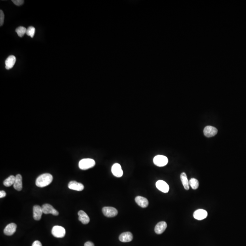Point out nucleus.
I'll return each instance as SVG.
<instances>
[{
	"instance_id": "nucleus-1",
	"label": "nucleus",
	"mask_w": 246,
	"mask_h": 246,
	"mask_svg": "<svg viewBox=\"0 0 246 246\" xmlns=\"http://www.w3.org/2000/svg\"><path fill=\"white\" fill-rule=\"evenodd\" d=\"M53 180L51 174L45 173L39 176L36 181V185L39 187H44L49 185Z\"/></svg>"
},
{
	"instance_id": "nucleus-2",
	"label": "nucleus",
	"mask_w": 246,
	"mask_h": 246,
	"mask_svg": "<svg viewBox=\"0 0 246 246\" xmlns=\"http://www.w3.org/2000/svg\"><path fill=\"white\" fill-rule=\"evenodd\" d=\"M95 165V162L94 160L89 158L83 159L79 161L78 166L81 170H86L92 168Z\"/></svg>"
},
{
	"instance_id": "nucleus-3",
	"label": "nucleus",
	"mask_w": 246,
	"mask_h": 246,
	"mask_svg": "<svg viewBox=\"0 0 246 246\" xmlns=\"http://www.w3.org/2000/svg\"><path fill=\"white\" fill-rule=\"evenodd\" d=\"M153 162L154 165L157 166L163 167L167 165L168 162V159L164 155H157L154 158Z\"/></svg>"
},
{
	"instance_id": "nucleus-4",
	"label": "nucleus",
	"mask_w": 246,
	"mask_h": 246,
	"mask_svg": "<svg viewBox=\"0 0 246 246\" xmlns=\"http://www.w3.org/2000/svg\"><path fill=\"white\" fill-rule=\"evenodd\" d=\"M52 233L55 237L63 238L65 235V229L61 226H55L52 228Z\"/></svg>"
},
{
	"instance_id": "nucleus-5",
	"label": "nucleus",
	"mask_w": 246,
	"mask_h": 246,
	"mask_svg": "<svg viewBox=\"0 0 246 246\" xmlns=\"http://www.w3.org/2000/svg\"><path fill=\"white\" fill-rule=\"evenodd\" d=\"M102 212L103 215L108 217H115L118 214V211L113 207H104L103 208Z\"/></svg>"
},
{
	"instance_id": "nucleus-6",
	"label": "nucleus",
	"mask_w": 246,
	"mask_h": 246,
	"mask_svg": "<svg viewBox=\"0 0 246 246\" xmlns=\"http://www.w3.org/2000/svg\"><path fill=\"white\" fill-rule=\"evenodd\" d=\"M42 208L43 210V213L45 214H52L54 216H58L59 214L58 211L54 208L52 205L49 204H45L43 205Z\"/></svg>"
},
{
	"instance_id": "nucleus-7",
	"label": "nucleus",
	"mask_w": 246,
	"mask_h": 246,
	"mask_svg": "<svg viewBox=\"0 0 246 246\" xmlns=\"http://www.w3.org/2000/svg\"><path fill=\"white\" fill-rule=\"evenodd\" d=\"M217 129L212 126H207L203 130L205 136L208 138L214 136L217 134Z\"/></svg>"
},
{
	"instance_id": "nucleus-8",
	"label": "nucleus",
	"mask_w": 246,
	"mask_h": 246,
	"mask_svg": "<svg viewBox=\"0 0 246 246\" xmlns=\"http://www.w3.org/2000/svg\"><path fill=\"white\" fill-rule=\"evenodd\" d=\"M111 171L113 175L117 177H120L123 175V171L121 166L118 163H115L113 165L111 168Z\"/></svg>"
},
{
	"instance_id": "nucleus-9",
	"label": "nucleus",
	"mask_w": 246,
	"mask_h": 246,
	"mask_svg": "<svg viewBox=\"0 0 246 246\" xmlns=\"http://www.w3.org/2000/svg\"><path fill=\"white\" fill-rule=\"evenodd\" d=\"M193 216L197 220H203L208 216V212L205 210L198 209L194 212Z\"/></svg>"
},
{
	"instance_id": "nucleus-10",
	"label": "nucleus",
	"mask_w": 246,
	"mask_h": 246,
	"mask_svg": "<svg viewBox=\"0 0 246 246\" xmlns=\"http://www.w3.org/2000/svg\"><path fill=\"white\" fill-rule=\"evenodd\" d=\"M68 187L72 190L82 191L84 189V185L81 183L78 182L76 181H71L69 183Z\"/></svg>"
},
{
	"instance_id": "nucleus-11",
	"label": "nucleus",
	"mask_w": 246,
	"mask_h": 246,
	"mask_svg": "<svg viewBox=\"0 0 246 246\" xmlns=\"http://www.w3.org/2000/svg\"><path fill=\"white\" fill-rule=\"evenodd\" d=\"M156 186L158 189L164 193H167L169 191V185L167 183L162 180H159L156 183Z\"/></svg>"
},
{
	"instance_id": "nucleus-12",
	"label": "nucleus",
	"mask_w": 246,
	"mask_h": 246,
	"mask_svg": "<svg viewBox=\"0 0 246 246\" xmlns=\"http://www.w3.org/2000/svg\"><path fill=\"white\" fill-rule=\"evenodd\" d=\"M33 218L34 220H37V221L40 220L43 213L42 207H40L38 205H35L33 207Z\"/></svg>"
},
{
	"instance_id": "nucleus-13",
	"label": "nucleus",
	"mask_w": 246,
	"mask_h": 246,
	"mask_svg": "<svg viewBox=\"0 0 246 246\" xmlns=\"http://www.w3.org/2000/svg\"><path fill=\"white\" fill-rule=\"evenodd\" d=\"M17 226L14 223H11L6 226L4 230V233L7 236L13 235L16 231Z\"/></svg>"
},
{
	"instance_id": "nucleus-14",
	"label": "nucleus",
	"mask_w": 246,
	"mask_h": 246,
	"mask_svg": "<svg viewBox=\"0 0 246 246\" xmlns=\"http://www.w3.org/2000/svg\"><path fill=\"white\" fill-rule=\"evenodd\" d=\"M133 239L132 234L130 232H125L120 235L119 240L120 241L123 242H131Z\"/></svg>"
},
{
	"instance_id": "nucleus-15",
	"label": "nucleus",
	"mask_w": 246,
	"mask_h": 246,
	"mask_svg": "<svg viewBox=\"0 0 246 246\" xmlns=\"http://www.w3.org/2000/svg\"><path fill=\"white\" fill-rule=\"evenodd\" d=\"M167 228V224L165 222H160L155 226L154 232L157 234H161L164 233Z\"/></svg>"
},
{
	"instance_id": "nucleus-16",
	"label": "nucleus",
	"mask_w": 246,
	"mask_h": 246,
	"mask_svg": "<svg viewBox=\"0 0 246 246\" xmlns=\"http://www.w3.org/2000/svg\"><path fill=\"white\" fill-rule=\"evenodd\" d=\"M136 203L142 208H147L149 205V202L146 198L141 196L136 197L135 198Z\"/></svg>"
},
{
	"instance_id": "nucleus-17",
	"label": "nucleus",
	"mask_w": 246,
	"mask_h": 246,
	"mask_svg": "<svg viewBox=\"0 0 246 246\" xmlns=\"http://www.w3.org/2000/svg\"><path fill=\"white\" fill-rule=\"evenodd\" d=\"M16 62V58L14 56L11 55L8 57L5 61L6 69L9 70L12 69Z\"/></svg>"
},
{
	"instance_id": "nucleus-18",
	"label": "nucleus",
	"mask_w": 246,
	"mask_h": 246,
	"mask_svg": "<svg viewBox=\"0 0 246 246\" xmlns=\"http://www.w3.org/2000/svg\"><path fill=\"white\" fill-rule=\"evenodd\" d=\"M78 220L83 224H87L89 223L90 218L88 215L83 211H79L78 212Z\"/></svg>"
},
{
	"instance_id": "nucleus-19",
	"label": "nucleus",
	"mask_w": 246,
	"mask_h": 246,
	"mask_svg": "<svg viewBox=\"0 0 246 246\" xmlns=\"http://www.w3.org/2000/svg\"><path fill=\"white\" fill-rule=\"evenodd\" d=\"M15 189L21 191L22 189V179L21 175L18 174L16 176L15 182L13 185Z\"/></svg>"
},
{
	"instance_id": "nucleus-20",
	"label": "nucleus",
	"mask_w": 246,
	"mask_h": 246,
	"mask_svg": "<svg viewBox=\"0 0 246 246\" xmlns=\"http://www.w3.org/2000/svg\"><path fill=\"white\" fill-rule=\"evenodd\" d=\"M180 180H181L182 183L185 189L186 190H189V182L188 181L187 176H186V174L185 172H183L180 175Z\"/></svg>"
},
{
	"instance_id": "nucleus-21",
	"label": "nucleus",
	"mask_w": 246,
	"mask_h": 246,
	"mask_svg": "<svg viewBox=\"0 0 246 246\" xmlns=\"http://www.w3.org/2000/svg\"><path fill=\"white\" fill-rule=\"evenodd\" d=\"M16 177L14 176H10V177H8L6 179L4 182H3V184L5 186L7 187H9L11 185H13L14 184L15 182Z\"/></svg>"
},
{
	"instance_id": "nucleus-22",
	"label": "nucleus",
	"mask_w": 246,
	"mask_h": 246,
	"mask_svg": "<svg viewBox=\"0 0 246 246\" xmlns=\"http://www.w3.org/2000/svg\"><path fill=\"white\" fill-rule=\"evenodd\" d=\"M27 29L24 27H19L16 29V32L18 33L19 37H21L24 36L25 34H26Z\"/></svg>"
},
{
	"instance_id": "nucleus-23",
	"label": "nucleus",
	"mask_w": 246,
	"mask_h": 246,
	"mask_svg": "<svg viewBox=\"0 0 246 246\" xmlns=\"http://www.w3.org/2000/svg\"><path fill=\"white\" fill-rule=\"evenodd\" d=\"M189 185L193 189H197L199 187V182L197 180L193 178L189 180Z\"/></svg>"
},
{
	"instance_id": "nucleus-24",
	"label": "nucleus",
	"mask_w": 246,
	"mask_h": 246,
	"mask_svg": "<svg viewBox=\"0 0 246 246\" xmlns=\"http://www.w3.org/2000/svg\"><path fill=\"white\" fill-rule=\"evenodd\" d=\"M35 33V28L33 27H29L27 29L26 34L27 36H30L32 38H33Z\"/></svg>"
},
{
	"instance_id": "nucleus-25",
	"label": "nucleus",
	"mask_w": 246,
	"mask_h": 246,
	"mask_svg": "<svg viewBox=\"0 0 246 246\" xmlns=\"http://www.w3.org/2000/svg\"><path fill=\"white\" fill-rule=\"evenodd\" d=\"M4 18H5V16H4L3 11L1 10H0V26H2L4 23Z\"/></svg>"
},
{
	"instance_id": "nucleus-26",
	"label": "nucleus",
	"mask_w": 246,
	"mask_h": 246,
	"mask_svg": "<svg viewBox=\"0 0 246 246\" xmlns=\"http://www.w3.org/2000/svg\"><path fill=\"white\" fill-rule=\"evenodd\" d=\"M13 3L16 6H20L24 3V1L23 0H13Z\"/></svg>"
},
{
	"instance_id": "nucleus-27",
	"label": "nucleus",
	"mask_w": 246,
	"mask_h": 246,
	"mask_svg": "<svg viewBox=\"0 0 246 246\" xmlns=\"http://www.w3.org/2000/svg\"><path fill=\"white\" fill-rule=\"evenodd\" d=\"M32 246H42V244L39 241H35L33 243Z\"/></svg>"
},
{
	"instance_id": "nucleus-28",
	"label": "nucleus",
	"mask_w": 246,
	"mask_h": 246,
	"mask_svg": "<svg viewBox=\"0 0 246 246\" xmlns=\"http://www.w3.org/2000/svg\"><path fill=\"white\" fill-rule=\"evenodd\" d=\"M6 193L4 191H0V198H2L6 197Z\"/></svg>"
},
{
	"instance_id": "nucleus-29",
	"label": "nucleus",
	"mask_w": 246,
	"mask_h": 246,
	"mask_svg": "<svg viewBox=\"0 0 246 246\" xmlns=\"http://www.w3.org/2000/svg\"><path fill=\"white\" fill-rule=\"evenodd\" d=\"M84 246H95L94 243L91 242H87L84 244Z\"/></svg>"
}]
</instances>
